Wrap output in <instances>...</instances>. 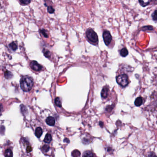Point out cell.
Returning <instances> with one entry per match:
<instances>
[{"mask_svg":"<svg viewBox=\"0 0 157 157\" xmlns=\"http://www.w3.org/2000/svg\"><path fill=\"white\" fill-rule=\"evenodd\" d=\"M64 141L65 142H67V143H69V141H70L69 139H67V138H66L65 139H64Z\"/></svg>","mask_w":157,"mask_h":157,"instance_id":"f1b7e54d","label":"cell"},{"mask_svg":"<svg viewBox=\"0 0 157 157\" xmlns=\"http://www.w3.org/2000/svg\"><path fill=\"white\" fill-rule=\"evenodd\" d=\"M3 105H2L1 103H0V115H1V114H2V112H3Z\"/></svg>","mask_w":157,"mask_h":157,"instance_id":"4316f807","label":"cell"},{"mask_svg":"<svg viewBox=\"0 0 157 157\" xmlns=\"http://www.w3.org/2000/svg\"><path fill=\"white\" fill-rule=\"evenodd\" d=\"M81 153L77 150H75L72 152V155L73 157H80Z\"/></svg>","mask_w":157,"mask_h":157,"instance_id":"2e32d148","label":"cell"},{"mask_svg":"<svg viewBox=\"0 0 157 157\" xmlns=\"http://www.w3.org/2000/svg\"><path fill=\"white\" fill-rule=\"evenodd\" d=\"M148 157H156V155L154 152H151L149 154Z\"/></svg>","mask_w":157,"mask_h":157,"instance_id":"484cf974","label":"cell"},{"mask_svg":"<svg viewBox=\"0 0 157 157\" xmlns=\"http://www.w3.org/2000/svg\"><path fill=\"white\" fill-rule=\"evenodd\" d=\"M47 11L49 14H53L55 11V9L52 6H49L47 7Z\"/></svg>","mask_w":157,"mask_h":157,"instance_id":"603a6c76","label":"cell"},{"mask_svg":"<svg viewBox=\"0 0 157 157\" xmlns=\"http://www.w3.org/2000/svg\"><path fill=\"white\" fill-rule=\"evenodd\" d=\"M109 92V89L107 86L104 87L101 92V96L102 98L106 99L108 97Z\"/></svg>","mask_w":157,"mask_h":157,"instance_id":"8992f818","label":"cell"},{"mask_svg":"<svg viewBox=\"0 0 157 157\" xmlns=\"http://www.w3.org/2000/svg\"><path fill=\"white\" fill-rule=\"evenodd\" d=\"M30 68L36 72H39L42 70V66L36 61H32L30 64Z\"/></svg>","mask_w":157,"mask_h":157,"instance_id":"5b68a950","label":"cell"},{"mask_svg":"<svg viewBox=\"0 0 157 157\" xmlns=\"http://www.w3.org/2000/svg\"><path fill=\"white\" fill-rule=\"evenodd\" d=\"M40 32H41V34L43 35V36H44V37H46V38H47L48 37V35L47 33L46 30L44 29H42L40 30Z\"/></svg>","mask_w":157,"mask_h":157,"instance_id":"cb8c5ba5","label":"cell"},{"mask_svg":"<svg viewBox=\"0 0 157 157\" xmlns=\"http://www.w3.org/2000/svg\"><path fill=\"white\" fill-rule=\"evenodd\" d=\"M152 17L153 20L155 21H157V10H155L154 13L152 14Z\"/></svg>","mask_w":157,"mask_h":157,"instance_id":"d4e9b609","label":"cell"},{"mask_svg":"<svg viewBox=\"0 0 157 157\" xmlns=\"http://www.w3.org/2000/svg\"><path fill=\"white\" fill-rule=\"evenodd\" d=\"M83 157H94V155L91 151H86L83 153Z\"/></svg>","mask_w":157,"mask_h":157,"instance_id":"5bb4252c","label":"cell"},{"mask_svg":"<svg viewBox=\"0 0 157 157\" xmlns=\"http://www.w3.org/2000/svg\"><path fill=\"white\" fill-rule=\"evenodd\" d=\"M86 36L88 41L94 44H97L98 42V36L96 32L92 29L89 28L86 31Z\"/></svg>","mask_w":157,"mask_h":157,"instance_id":"7a4b0ae2","label":"cell"},{"mask_svg":"<svg viewBox=\"0 0 157 157\" xmlns=\"http://www.w3.org/2000/svg\"><path fill=\"white\" fill-rule=\"evenodd\" d=\"M31 1H19V3H20L21 5H22L25 6L26 5H28L30 3Z\"/></svg>","mask_w":157,"mask_h":157,"instance_id":"44dd1931","label":"cell"},{"mask_svg":"<svg viewBox=\"0 0 157 157\" xmlns=\"http://www.w3.org/2000/svg\"><path fill=\"white\" fill-rule=\"evenodd\" d=\"M50 147L49 146L47 145H45L43 146L42 147V151L44 152H48L49 150Z\"/></svg>","mask_w":157,"mask_h":157,"instance_id":"ffe728a7","label":"cell"},{"mask_svg":"<svg viewBox=\"0 0 157 157\" xmlns=\"http://www.w3.org/2000/svg\"><path fill=\"white\" fill-rule=\"evenodd\" d=\"M43 53L44 54V55L47 58H49L51 56V54L49 51L46 49H43Z\"/></svg>","mask_w":157,"mask_h":157,"instance_id":"ac0fdd59","label":"cell"},{"mask_svg":"<svg viewBox=\"0 0 157 157\" xmlns=\"http://www.w3.org/2000/svg\"><path fill=\"white\" fill-rule=\"evenodd\" d=\"M42 130L41 127H37L36 129V131H35V135L36 136L37 138H39L41 135H42Z\"/></svg>","mask_w":157,"mask_h":157,"instance_id":"ba28073f","label":"cell"},{"mask_svg":"<svg viewBox=\"0 0 157 157\" xmlns=\"http://www.w3.org/2000/svg\"><path fill=\"white\" fill-rule=\"evenodd\" d=\"M143 103V99L141 97H139L137 98L135 101V105L137 107L141 106Z\"/></svg>","mask_w":157,"mask_h":157,"instance_id":"9c48e42d","label":"cell"},{"mask_svg":"<svg viewBox=\"0 0 157 157\" xmlns=\"http://www.w3.org/2000/svg\"><path fill=\"white\" fill-rule=\"evenodd\" d=\"M20 87L25 92H28L30 91L34 85V81L31 77L27 76H23L20 81Z\"/></svg>","mask_w":157,"mask_h":157,"instance_id":"6da1fadb","label":"cell"},{"mask_svg":"<svg viewBox=\"0 0 157 157\" xmlns=\"http://www.w3.org/2000/svg\"><path fill=\"white\" fill-rule=\"evenodd\" d=\"M52 140V136L50 134H47L44 139V141L47 143H49Z\"/></svg>","mask_w":157,"mask_h":157,"instance_id":"8fae6325","label":"cell"},{"mask_svg":"<svg viewBox=\"0 0 157 157\" xmlns=\"http://www.w3.org/2000/svg\"><path fill=\"white\" fill-rule=\"evenodd\" d=\"M99 125H100V126H101V127H102V128L103 126V125H104L103 123L102 122H99Z\"/></svg>","mask_w":157,"mask_h":157,"instance_id":"f546056e","label":"cell"},{"mask_svg":"<svg viewBox=\"0 0 157 157\" xmlns=\"http://www.w3.org/2000/svg\"><path fill=\"white\" fill-rule=\"evenodd\" d=\"M4 154L6 157H13V152L10 149H7Z\"/></svg>","mask_w":157,"mask_h":157,"instance_id":"4fadbf2b","label":"cell"},{"mask_svg":"<svg viewBox=\"0 0 157 157\" xmlns=\"http://www.w3.org/2000/svg\"><path fill=\"white\" fill-rule=\"evenodd\" d=\"M103 38L105 44L107 46H108L110 44L112 40V37L109 31L108 30H105V31H104L103 33Z\"/></svg>","mask_w":157,"mask_h":157,"instance_id":"277c9868","label":"cell"},{"mask_svg":"<svg viewBox=\"0 0 157 157\" xmlns=\"http://www.w3.org/2000/svg\"><path fill=\"white\" fill-rule=\"evenodd\" d=\"M55 104L56 105V106H57L59 108H61L62 106V104H61V99L59 97H57L55 99Z\"/></svg>","mask_w":157,"mask_h":157,"instance_id":"e0dca14e","label":"cell"},{"mask_svg":"<svg viewBox=\"0 0 157 157\" xmlns=\"http://www.w3.org/2000/svg\"><path fill=\"white\" fill-rule=\"evenodd\" d=\"M4 77L7 79H10L13 77V74L9 71H6L4 72Z\"/></svg>","mask_w":157,"mask_h":157,"instance_id":"30bf717a","label":"cell"},{"mask_svg":"<svg viewBox=\"0 0 157 157\" xmlns=\"http://www.w3.org/2000/svg\"><path fill=\"white\" fill-rule=\"evenodd\" d=\"M117 82L122 87H126L129 84L128 77L125 74L119 75L116 77Z\"/></svg>","mask_w":157,"mask_h":157,"instance_id":"3957f363","label":"cell"},{"mask_svg":"<svg viewBox=\"0 0 157 157\" xmlns=\"http://www.w3.org/2000/svg\"><path fill=\"white\" fill-rule=\"evenodd\" d=\"M46 123L49 126H54L55 125V119H54L52 117H48L46 119Z\"/></svg>","mask_w":157,"mask_h":157,"instance_id":"52a82bcc","label":"cell"},{"mask_svg":"<svg viewBox=\"0 0 157 157\" xmlns=\"http://www.w3.org/2000/svg\"><path fill=\"white\" fill-rule=\"evenodd\" d=\"M128 54H129L128 51L126 48H123V49H122L120 50V55L122 57H124L127 56Z\"/></svg>","mask_w":157,"mask_h":157,"instance_id":"7c38bea8","label":"cell"},{"mask_svg":"<svg viewBox=\"0 0 157 157\" xmlns=\"http://www.w3.org/2000/svg\"><path fill=\"white\" fill-rule=\"evenodd\" d=\"M139 2L140 3L141 6H142V7H145L146 6L149 5L150 1H139Z\"/></svg>","mask_w":157,"mask_h":157,"instance_id":"d6986e66","label":"cell"},{"mask_svg":"<svg viewBox=\"0 0 157 157\" xmlns=\"http://www.w3.org/2000/svg\"><path fill=\"white\" fill-rule=\"evenodd\" d=\"M31 150H32V148H31V146H28L27 148V152H30Z\"/></svg>","mask_w":157,"mask_h":157,"instance_id":"83f0119b","label":"cell"},{"mask_svg":"<svg viewBox=\"0 0 157 157\" xmlns=\"http://www.w3.org/2000/svg\"><path fill=\"white\" fill-rule=\"evenodd\" d=\"M9 46L12 50H13L14 51H15L18 48V46L14 42H11V43H10Z\"/></svg>","mask_w":157,"mask_h":157,"instance_id":"9a60e30c","label":"cell"},{"mask_svg":"<svg viewBox=\"0 0 157 157\" xmlns=\"http://www.w3.org/2000/svg\"><path fill=\"white\" fill-rule=\"evenodd\" d=\"M142 29L143 30H153V28L151 26L147 25V26H145L143 27L142 28Z\"/></svg>","mask_w":157,"mask_h":157,"instance_id":"7402d4cb","label":"cell"}]
</instances>
